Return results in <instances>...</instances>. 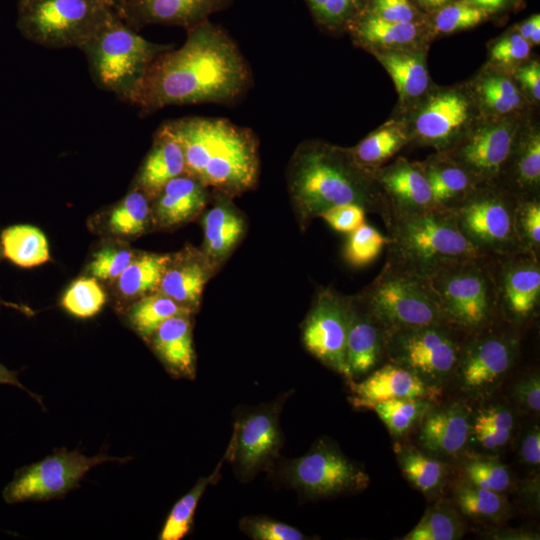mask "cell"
Segmentation results:
<instances>
[{
	"label": "cell",
	"instance_id": "obj_57",
	"mask_svg": "<svg viewBox=\"0 0 540 540\" xmlns=\"http://www.w3.org/2000/svg\"><path fill=\"white\" fill-rule=\"evenodd\" d=\"M519 455L521 460L529 466H539L540 463V430L533 425L523 436Z\"/></svg>",
	"mask_w": 540,
	"mask_h": 540
},
{
	"label": "cell",
	"instance_id": "obj_8",
	"mask_svg": "<svg viewBox=\"0 0 540 540\" xmlns=\"http://www.w3.org/2000/svg\"><path fill=\"white\" fill-rule=\"evenodd\" d=\"M359 295L387 331L449 324L427 279L388 263Z\"/></svg>",
	"mask_w": 540,
	"mask_h": 540
},
{
	"label": "cell",
	"instance_id": "obj_46",
	"mask_svg": "<svg viewBox=\"0 0 540 540\" xmlns=\"http://www.w3.org/2000/svg\"><path fill=\"white\" fill-rule=\"evenodd\" d=\"M106 302V295L95 278H80L66 291L62 306L79 318L97 314Z\"/></svg>",
	"mask_w": 540,
	"mask_h": 540
},
{
	"label": "cell",
	"instance_id": "obj_34",
	"mask_svg": "<svg viewBox=\"0 0 540 540\" xmlns=\"http://www.w3.org/2000/svg\"><path fill=\"white\" fill-rule=\"evenodd\" d=\"M353 32L362 44L395 48L413 42L419 27L414 22L390 21L368 14L354 23Z\"/></svg>",
	"mask_w": 540,
	"mask_h": 540
},
{
	"label": "cell",
	"instance_id": "obj_3",
	"mask_svg": "<svg viewBox=\"0 0 540 540\" xmlns=\"http://www.w3.org/2000/svg\"><path fill=\"white\" fill-rule=\"evenodd\" d=\"M167 123L183 149L187 174L230 198L254 188L260 160L251 129L216 117L188 116Z\"/></svg>",
	"mask_w": 540,
	"mask_h": 540
},
{
	"label": "cell",
	"instance_id": "obj_23",
	"mask_svg": "<svg viewBox=\"0 0 540 540\" xmlns=\"http://www.w3.org/2000/svg\"><path fill=\"white\" fill-rule=\"evenodd\" d=\"M214 269L202 251L187 248L171 255L157 291L194 312L198 309L205 284Z\"/></svg>",
	"mask_w": 540,
	"mask_h": 540
},
{
	"label": "cell",
	"instance_id": "obj_35",
	"mask_svg": "<svg viewBox=\"0 0 540 540\" xmlns=\"http://www.w3.org/2000/svg\"><path fill=\"white\" fill-rule=\"evenodd\" d=\"M453 498L459 512L479 521H498L509 513V505L502 493L464 482L454 489Z\"/></svg>",
	"mask_w": 540,
	"mask_h": 540
},
{
	"label": "cell",
	"instance_id": "obj_14",
	"mask_svg": "<svg viewBox=\"0 0 540 540\" xmlns=\"http://www.w3.org/2000/svg\"><path fill=\"white\" fill-rule=\"evenodd\" d=\"M351 297L322 289L303 323L305 348L320 362L350 381L346 364V340Z\"/></svg>",
	"mask_w": 540,
	"mask_h": 540
},
{
	"label": "cell",
	"instance_id": "obj_40",
	"mask_svg": "<svg viewBox=\"0 0 540 540\" xmlns=\"http://www.w3.org/2000/svg\"><path fill=\"white\" fill-rule=\"evenodd\" d=\"M459 513L447 504L430 507L404 540H456L463 535Z\"/></svg>",
	"mask_w": 540,
	"mask_h": 540
},
{
	"label": "cell",
	"instance_id": "obj_59",
	"mask_svg": "<svg viewBox=\"0 0 540 540\" xmlns=\"http://www.w3.org/2000/svg\"><path fill=\"white\" fill-rule=\"evenodd\" d=\"M519 34L529 43H540V16L536 14L520 25Z\"/></svg>",
	"mask_w": 540,
	"mask_h": 540
},
{
	"label": "cell",
	"instance_id": "obj_6",
	"mask_svg": "<svg viewBox=\"0 0 540 540\" xmlns=\"http://www.w3.org/2000/svg\"><path fill=\"white\" fill-rule=\"evenodd\" d=\"M493 260L465 261L426 278L450 325L473 334L488 328L500 313Z\"/></svg>",
	"mask_w": 540,
	"mask_h": 540
},
{
	"label": "cell",
	"instance_id": "obj_27",
	"mask_svg": "<svg viewBox=\"0 0 540 540\" xmlns=\"http://www.w3.org/2000/svg\"><path fill=\"white\" fill-rule=\"evenodd\" d=\"M190 315L180 314L168 318L150 338L165 368L175 377L188 379L194 378L196 374Z\"/></svg>",
	"mask_w": 540,
	"mask_h": 540
},
{
	"label": "cell",
	"instance_id": "obj_62",
	"mask_svg": "<svg viewBox=\"0 0 540 540\" xmlns=\"http://www.w3.org/2000/svg\"><path fill=\"white\" fill-rule=\"evenodd\" d=\"M421 6L427 8V9H438L446 4H448L451 0H416Z\"/></svg>",
	"mask_w": 540,
	"mask_h": 540
},
{
	"label": "cell",
	"instance_id": "obj_22",
	"mask_svg": "<svg viewBox=\"0 0 540 540\" xmlns=\"http://www.w3.org/2000/svg\"><path fill=\"white\" fill-rule=\"evenodd\" d=\"M372 176L388 201L391 214L435 207L428 181L418 164L398 159L388 167L374 170Z\"/></svg>",
	"mask_w": 540,
	"mask_h": 540
},
{
	"label": "cell",
	"instance_id": "obj_13",
	"mask_svg": "<svg viewBox=\"0 0 540 540\" xmlns=\"http://www.w3.org/2000/svg\"><path fill=\"white\" fill-rule=\"evenodd\" d=\"M282 400L247 410L236 418L234 433L225 453L242 481L268 470L283 444L279 416Z\"/></svg>",
	"mask_w": 540,
	"mask_h": 540
},
{
	"label": "cell",
	"instance_id": "obj_51",
	"mask_svg": "<svg viewBox=\"0 0 540 540\" xmlns=\"http://www.w3.org/2000/svg\"><path fill=\"white\" fill-rule=\"evenodd\" d=\"M134 257L127 248L108 246L95 253L89 271L101 280L117 279Z\"/></svg>",
	"mask_w": 540,
	"mask_h": 540
},
{
	"label": "cell",
	"instance_id": "obj_5",
	"mask_svg": "<svg viewBox=\"0 0 540 540\" xmlns=\"http://www.w3.org/2000/svg\"><path fill=\"white\" fill-rule=\"evenodd\" d=\"M172 47L148 41L113 10L80 50L87 58L94 83L130 103L152 62Z\"/></svg>",
	"mask_w": 540,
	"mask_h": 540
},
{
	"label": "cell",
	"instance_id": "obj_31",
	"mask_svg": "<svg viewBox=\"0 0 540 540\" xmlns=\"http://www.w3.org/2000/svg\"><path fill=\"white\" fill-rule=\"evenodd\" d=\"M0 240L4 256L18 266L33 267L50 259L44 233L32 225L9 226L1 232Z\"/></svg>",
	"mask_w": 540,
	"mask_h": 540
},
{
	"label": "cell",
	"instance_id": "obj_64",
	"mask_svg": "<svg viewBox=\"0 0 540 540\" xmlns=\"http://www.w3.org/2000/svg\"><path fill=\"white\" fill-rule=\"evenodd\" d=\"M0 246H1V244H0ZM0 249H1V248H0ZM0 257H1V251H0ZM0 303H2V301H1V300H0Z\"/></svg>",
	"mask_w": 540,
	"mask_h": 540
},
{
	"label": "cell",
	"instance_id": "obj_37",
	"mask_svg": "<svg viewBox=\"0 0 540 540\" xmlns=\"http://www.w3.org/2000/svg\"><path fill=\"white\" fill-rule=\"evenodd\" d=\"M406 142L407 135L399 126H385L370 133L348 150L360 167L372 173Z\"/></svg>",
	"mask_w": 540,
	"mask_h": 540
},
{
	"label": "cell",
	"instance_id": "obj_20",
	"mask_svg": "<svg viewBox=\"0 0 540 540\" xmlns=\"http://www.w3.org/2000/svg\"><path fill=\"white\" fill-rule=\"evenodd\" d=\"M471 420L469 407L462 402L432 406L419 421L418 442L430 455L456 458L469 441Z\"/></svg>",
	"mask_w": 540,
	"mask_h": 540
},
{
	"label": "cell",
	"instance_id": "obj_11",
	"mask_svg": "<svg viewBox=\"0 0 540 540\" xmlns=\"http://www.w3.org/2000/svg\"><path fill=\"white\" fill-rule=\"evenodd\" d=\"M281 478L309 499L357 492L369 483L367 473L326 440L317 441L304 455L285 462Z\"/></svg>",
	"mask_w": 540,
	"mask_h": 540
},
{
	"label": "cell",
	"instance_id": "obj_48",
	"mask_svg": "<svg viewBox=\"0 0 540 540\" xmlns=\"http://www.w3.org/2000/svg\"><path fill=\"white\" fill-rule=\"evenodd\" d=\"M487 12L467 1L448 3L436 14L435 28L442 33L471 28L485 20Z\"/></svg>",
	"mask_w": 540,
	"mask_h": 540
},
{
	"label": "cell",
	"instance_id": "obj_26",
	"mask_svg": "<svg viewBox=\"0 0 540 540\" xmlns=\"http://www.w3.org/2000/svg\"><path fill=\"white\" fill-rule=\"evenodd\" d=\"M202 225L204 241L201 251L216 270L242 238L245 220L231 198L219 194L216 203L204 215Z\"/></svg>",
	"mask_w": 540,
	"mask_h": 540
},
{
	"label": "cell",
	"instance_id": "obj_16",
	"mask_svg": "<svg viewBox=\"0 0 540 540\" xmlns=\"http://www.w3.org/2000/svg\"><path fill=\"white\" fill-rule=\"evenodd\" d=\"M493 263L500 313L516 323L534 317L540 303L539 255L520 252Z\"/></svg>",
	"mask_w": 540,
	"mask_h": 540
},
{
	"label": "cell",
	"instance_id": "obj_7",
	"mask_svg": "<svg viewBox=\"0 0 540 540\" xmlns=\"http://www.w3.org/2000/svg\"><path fill=\"white\" fill-rule=\"evenodd\" d=\"M112 11L100 0H19L16 25L43 47L81 49Z\"/></svg>",
	"mask_w": 540,
	"mask_h": 540
},
{
	"label": "cell",
	"instance_id": "obj_18",
	"mask_svg": "<svg viewBox=\"0 0 540 540\" xmlns=\"http://www.w3.org/2000/svg\"><path fill=\"white\" fill-rule=\"evenodd\" d=\"M515 142L511 126L495 123L477 128L448 155L466 169L476 182L494 185L509 161Z\"/></svg>",
	"mask_w": 540,
	"mask_h": 540
},
{
	"label": "cell",
	"instance_id": "obj_63",
	"mask_svg": "<svg viewBox=\"0 0 540 540\" xmlns=\"http://www.w3.org/2000/svg\"><path fill=\"white\" fill-rule=\"evenodd\" d=\"M100 1H102V2H104V3H106V4H108V5H110L111 7H112V5H113V0H100Z\"/></svg>",
	"mask_w": 540,
	"mask_h": 540
},
{
	"label": "cell",
	"instance_id": "obj_61",
	"mask_svg": "<svg viewBox=\"0 0 540 540\" xmlns=\"http://www.w3.org/2000/svg\"><path fill=\"white\" fill-rule=\"evenodd\" d=\"M506 0H470V3L486 11L496 10L503 6Z\"/></svg>",
	"mask_w": 540,
	"mask_h": 540
},
{
	"label": "cell",
	"instance_id": "obj_50",
	"mask_svg": "<svg viewBox=\"0 0 540 540\" xmlns=\"http://www.w3.org/2000/svg\"><path fill=\"white\" fill-rule=\"evenodd\" d=\"M239 528L254 540H304L307 539L296 527L259 516L244 517Z\"/></svg>",
	"mask_w": 540,
	"mask_h": 540
},
{
	"label": "cell",
	"instance_id": "obj_1",
	"mask_svg": "<svg viewBox=\"0 0 540 540\" xmlns=\"http://www.w3.org/2000/svg\"><path fill=\"white\" fill-rule=\"evenodd\" d=\"M250 67L235 41L206 20L187 30L181 47L149 66L130 103L141 115L168 106L230 103L249 89Z\"/></svg>",
	"mask_w": 540,
	"mask_h": 540
},
{
	"label": "cell",
	"instance_id": "obj_24",
	"mask_svg": "<svg viewBox=\"0 0 540 540\" xmlns=\"http://www.w3.org/2000/svg\"><path fill=\"white\" fill-rule=\"evenodd\" d=\"M469 116L467 99L456 91L432 97L415 120L419 139L440 149L448 148L464 127Z\"/></svg>",
	"mask_w": 540,
	"mask_h": 540
},
{
	"label": "cell",
	"instance_id": "obj_12",
	"mask_svg": "<svg viewBox=\"0 0 540 540\" xmlns=\"http://www.w3.org/2000/svg\"><path fill=\"white\" fill-rule=\"evenodd\" d=\"M130 457L105 454L88 457L77 450L65 449L18 470L3 490L6 503L48 500L64 496L79 486L93 467L104 462L125 463Z\"/></svg>",
	"mask_w": 540,
	"mask_h": 540
},
{
	"label": "cell",
	"instance_id": "obj_42",
	"mask_svg": "<svg viewBox=\"0 0 540 540\" xmlns=\"http://www.w3.org/2000/svg\"><path fill=\"white\" fill-rule=\"evenodd\" d=\"M431 407V401L394 399L376 402L369 409L375 411L391 435L400 437L410 431Z\"/></svg>",
	"mask_w": 540,
	"mask_h": 540
},
{
	"label": "cell",
	"instance_id": "obj_21",
	"mask_svg": "<svg viewBox=\"0 0 540 540\" xmlns=\"http://www.w3.org/2000/svg\"><path fill=\"white\" fill-rule=\"evenodd\" d=\"M386 331L361 296H351L346 340V364L350 380L371 372L378 365L385 354Z\"/></svg>",
	"mask_w": 540,
	"mask_h": 540
},
{
	"label": "cell",
	"instance_id": "obj_47",
	"mask_svg": "<svg viewBox=\"0 0 540 540\" xmlns=\"http://www.w3.org/2000/svg\"><path fill=\"white\" fill-rule=\"evenodd\" d=\"M515 228L522 248L539 255L540 201L538 195L517 198Z\"/></svg>",
	"mask_w": 540,
	"mask_h": 540
},
{
	"label": "cell",
	"instance_id": "obj_55",
	"mask_svg": "<svg viewBox=\"0 0 540 540\" xmlns=\"http://www.w3.org/2000/svg\"><path fill=\"white\" fill-rule=\"evenodd\" d=\"M361 0H327L316 21L328 28H337L352 21Z\"/></svg>",
	"mask_w": 540,
	"mask_h": 540
},
{
	"label": "cell",
	"instance_id": "obj_45",
	"mask_svg": "<svg viewBox=\"0 0 540 540\" xmlns=\"http://www.w3.org/2000/svg\"><path fill=\"white\" fill-rule=\"evenodd\" d=\"M389 239L367 223L349 233L344 247V258L352 266L362 267L374 261Z\"/></svg>",
	"mask_w": 540,
	"mask_h": 540
},
{
	"label": "cell",
	"instance_id": "obj_15",
	"mask_svg": "<svg viewBox=\"0 0 540 540\" xmlns=\"http://www.w3.org/2000/svg\"><path fill=\"white\" fill-rule=\"evenodd\" d=\"M462 346L455 370L461 386L471 393L488 392L511 369L517 351L516 341L499 333H473Z\"/></svg>",
	"mask_w": 540,
	"mask_h": 540
},
{
	"label": "cell",
	"instance_id": "obj_60",
	"mask_svg": "<svg viewBox=\"0 0 540 540\" xmlns=\"http://www.w3.org/2000/svg\"><path fill=\"white\" fill-rule=\"evenodd\" d=\"M0 384L13 385L21 388L28 393L34 400H36L41 406H43L41 398L28 390L18 379V372L8 369L6 366L0 363Z\"/></svg>",
	"mask_w": 540,
	"mask_h": 540
},
{
	"label": "cell",
	"instance_id": "obj_58",
	"mask_svg": "<svg viewBox=\"0 0 540 540\" xmlns=\"http://www.w3.org/2000/svg\"><path fill=\"white\" fill-rule=\"evenodd\" d=\"M516 78L535 100L540 99V67L536 62L527 64L516 71Z\"/></svg>",
	"mask_w": 540,
	"mask_h": 540
},
{
	"label": "cell",
	"instance_id": "obj_52",
	"mask_svg": "<svg viewBox=\"0 0 540 540\" xmlns=\"http://www.w3.org/2000/svg\"><path fill=\"white\" fill-rule=\"evenodd\" d=\"M365 214L357 204H342L327 209L320 217L334 230L350 233L364 223Z\"/></svg>",
	"mask_w": 540,
	"mask_h": 540
},
{
	"label": "cell",
	"instance_id": "obj_33",
	"mask_svg": "<svg viewBox=\"0 0 540 540\" xmlns=\"http://www.w3.org/2000/svg\"><path fill=\"white\" fill-rule=\"evenodd\" d=\"M171 254L144 253L135 256L117 278L124 297L138 298L157 291Z\"/></svg>",
	"mask_w": 540,
	"mask_h": 540
},
{
	"label": "cell",
	"instance_id": "obj_38",
	"mask_svg": "<svg viewBox=\"0 0 540 540\" xmlns=\"http://www.w3.org/2000/svg\"><path fill=\"white\" fill-rule=\"evenodd\" d=\"M191 313L170 297L157 291L141 297L129 310L128 320L138 335L144 339H150L168 318Z\"/></svg>",
	"mask_w": 540,
	"mask_h": 540
},
{
	"label": "cell",
	"instance_id": "obj_39",
	"mask_svg": "<svg viewBox=\"0 0 540 540\" xmlns=\"http://www.w3.org/2000/svg\"><path fill=\"white\" fill-rule=\"evenodd\" d=\"M223 460L206 477H201L192 489L180 498L172 507L160 533L161 540H180L190 531L198 502L209 485L220 478Z\"/></svg>",
	"mask_w": 540,
	"mask_h": 540
},
{
	"label": "cell",
	"instance_id": "obj_4",
	"mask_svg": "<svg viewBox=\"0 0 540 540\" xmlns=\"http://www.w3.org/2000/svg\"><path fill=\"white\" fill-rule=\"evenodd\" d=\"M386 227V263L423 278L454 264L489 258L462 234L451 210L392 213Z\"/></svg>",
	"mask_w": 540,
	"mask_h": 540
},
{
	"label": "cell",
	"instance_id": "obj_43",
	"mask_svg": "<svg viewBox=\"0 0 540 540\" xmlns=\"http://www.w3.org/2000/svg\"><path fill=\"white\" fill-rule=\"evenodd\" d=\"M150 214L147 196L135 189L111 211L108 220L109 230L118 235H138L146 229Z\"/></svg>",
	"mask_w": 540,
	"mask_h": 540
},
{
	"label": "cell",
	"instance_id": "obj_10",
	"mask_svg": "<svg viewBox=\"0 0 540 540\" xmlns=\"http://www.w3.org/2000/svg\"><path fill=\"white\" fill-rule=\"evenodd\" d=\"M450 324L386 331L385 355L428 385H440L455 373L462 346Z\"/></svg>",
	"mask_w": 540,
	"mask_h": 540
},
{
	"label": "cell",
	"instance_id": "obj_54",
	"mask_svg": "<svg viewBox=\"0 0 540 540\" xmlns=\"http://www.w3.org/2000/svg\"><path fill=\"white\" fill-rule=\"evenodd\" d=\"M530 43L519 33L497 41L491 49V60L501 64H512L525 59L530 53Z\"/></svg>",
	"mask_w": 540,
	"mask_h": 540
},
{
	"label": "cell",
	"instance_id": "obj_49",
	"mask_svg": "<svg viewBox=\"0 0 540 540\" xmlns=\"http://www.w3.org/2000/svg\"><path fill=\"white\" fill-rule=\"evenodd\" d=\"M480 93L488 108L500 114L511 112L521 104L517 87L504 76L486 77L481 82Z\"/></svg>",
	"mask_w": 540,
	"mask_h": 540
},
{
	"label": "cell",
	"instance_id": "obj_29",
	"mask_svg": "<svg viewBox=\"0 0 540 540\" xmlns=\"http://www.w3.org/2000/svg\"><path fill=\"white\" fill-rule=\"evenodd\" d=\"M418 165L428 181L437 208L454 209L480 186L466 169L449 156H440Z\"/></svg>",
	"mask_w": 540,
	"mask_h": 540
},
{
	"label": "cell",
	"instance_id": "obj_19",
	"mask_svg": "<svg viewBox=\"0 0 540 540\" xmlns=\"http://www.w3.org/2000/svg\"><path fill=\"white\" fill-rule=\"evenodd\" d=\"M356 408H367L376 402L394 399H418L432 401L440 388L428 385L411 370L388 362L374 370L364 380L349 381Z\"/></svg>",
	"mask_w": 540,
	"mask_h": 540
},
{
	"label": "cell",
	"instance_id": "obj_25",
	"mask_svg": "<svg viewBox=\"0 0 540 540\" xmlns=\"http://www.w3.org/2000/svg\"><path fill=\"white\" fill-rule=\"evenodd\" d=\"M186 173L181 144L168 123L155 133L152 147L136 178V189L155 198L171 179Z\"/></svg>",
	"mask_w": 540,
	"mask_h": 540
},
{
	"label": "cell",
	"instance_id": "obj_9",
	"mask_svg": "<svg viewBox=\"0 0 540 540\" xmlns=\"http://www.w3.org/2000/svg\"><path fill=\"white\" fill-rule=\"evenodd\" d=\"M516 202L512 193L482 185L451 211L467 240L481 254L495 259L527 252L516 233Z\"/></svg>",
	"mask_w": 540,
	"mask_h": 540
},
{
	"label": "cell",
	"instance_id": "obj_53",
	"mask_svg": "<svg viewBox=\"0 0 540 540\" xmlns=\"http://www.w3.org/2000/svg\"><path fill=\"white\" fill-rule=\"evenodd\" d=\"M515 403L525 412L538 415L540 411V377L537 372L519 379L512 390Z\"/></svg>",
	"mask_w": 540,
	"mask_h": 540
},
{
	"label": "cell",
	"instance_id": "obj_32",
	"mask_svg": "<svg viewBox=\"0 0 540 540\" xmlns=\"http://www.w3.org/2000/svg\"><path fill=\"white\" fill-rule=\"evenodd\" d=\"M396 458L406 480L424 494L439 491L445 481V464L411 445H395Z\"/></svg>",
	"mask_w": 540,
	"mask_h": 540
},
{
	"label": "cell",
	"instance_id": "obj_17",
	"mask_svg": "<svg viewBox=\"0 0 540 540\" xmlns=\"http://www.w3.org/2000/svg\"><path fill=\"white\" fill-rule=\"evenodd\" d=\"M230 0H113L117 16L135 31L148 25L179 26L186 30L208 20Z\"/></svg>",
	"mask_w": 540,
	"mask_h": 540
},
{
	"label": "cell",
	"instance_id": "obj_2",
	"mask_svg": "<svg viewBox=\"0 0 540 540\" xmlns=\"http://www.w3.org/2000/svg\"><path fill=\"white\" fill-rule=\"evenodd\" d=\"M287 181L302 223L342 204H357L378 214L386 226L390 221V206L379 185L348 149L315 141L301 143L290 160Z\"/></svg>",
	"mask_w": 540,
	"mask_h": 540
},
{
	"label": "cell",
	"instance_id": "obj_56",
	"mask_svg": "<svg viewBox=\"0 0 540 540\" xmlns=\"http://www.w3.org/2000/svg\"><path fill=\"white\" fill-rule=\"evenodd\" d=\"M370 14L390 21L413 22L415 9L409 0H372Z\"/></svg>",
	"mask_w": 540,
	"mask_h": 540
},
{
	"label": "cell",
	"instance_id": "obj_28",
	"mask_svg": "<svg viewBox=\"0 0 540 540\" xmlns=\"http://www.w3.org/2000/svg\"><path fill=\"white\" fill-rule=\"evenodd\" d=\"M156 199L153 212L162 227H174L191 221L206 206L207 187L184 173L167 182Z\"/></svg>",
	"mask_w": 540,
	"mask_h": 540
},
{
	"label": "cell",
	"instance_id": "obj_41",
	"mask_svg": "<svg viewBox=\"0 0 540 540\" xmlns=\"http://www.w3.org/2000/svg\"><path fill=\"white\" fill-rule=\"evenodd\" d=\"M510 156L514 157V178L518 189L516 197L535 196L540 183L539 133L534 132L519 145H514Z\"/></svg>",
	"mask_w": 540,
	"mask_h": 540
},
{
	"label": "cell",
	"instance_id": "obj_44",
	"mask_svg": "<svg viewBox=\"0 0 540 540\" xmlns=\"http://www.w3.org/2000/svg\"><path fill=\"white\" fill-rule=\"evenodd\" d=\"M463 474L466 482L498 493L507 491L512 482L508 468L495 457L469 459L463 465Z\"/></svg>",
	"mask_w": 540,
	"mask_h": 540
},
{
	"label": "cell",
	"instance_id": "obj_36",
	"mask_svg": "<svg viewBox=\"0 0 540 540\" xmlns=\"http://www.w3.org/2000/svg\"><path fill=\"white\" fill-rule=\"evenodd\" d=\"M515 416L506 406L492 404L480 409L471 420L470 437L484 449L505 446L513 433Z\"/></svg>",
	"mask_w": 540,
	"mask_h": 540
},
{
	"label": "cell",
	"instance_id": "obj_30",
	"mask_svg": "<svg viewBox=\"0 0 540 540\" xmlns=\"http://www.w3.org/2000/svg\"><path fill=\"white\" fill-rule=\"evenodd\" d=\"M375 55L391 76L402 101L425 92L429 77L422 56L397 50L377 51Z\"/></svg>",
	"mask_w": 540,
	"mask_h": 540
}]
</instances>
